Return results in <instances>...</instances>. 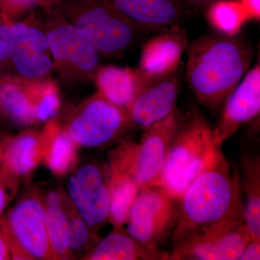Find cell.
Listing matches in <instances>:
<instances>
[{
    "label": "cell",
    "instance_id": "6da1fadb",
    "mask_svg": "<svg viewBox=\"0 0 260 260\" xmlns=\"http://www.w3.org/2000/svg\"><path fill=\"white\" fill-rule=\"evenodd\" d=\"M177 205L174 245L214 228L244 220L240 175L237 170L232 172L223 153L188 186Z\"/></svg>",
    "mask_w": 260,
    "mask_h": 260
},
{
    "label": "cell",
    "instance_id": "7a4b0ae2",
    "mask_svg": "<svg viewBox=\"0 0 260 260\" xmlns=\"http://www.w3.org/2000/svg\"><path fill=\"white\" fill-rule=\"evenodd\" d=\"M252 57L250 46L237 36L200 38L188 49L186 83L202 105L218 112L240 83Z\"/></svg>",
    "mask_w": 260,
    "mask_h": 260
},
{
    "label": "cell",
    "instance_id": "3957f363",
    "mask_svg": "<svg viewBox=\"0 0 260 260\" xmlns=\"http://www.w3.org/2000/svg\"><path fill=\"white\" fill-rule=\"evenodd\" d=\"M214 138L213 127L199 109L184 113L159 177L150 185L158 186L177 202L197 177L223 154Z\"/></svg>",
    "mask_w": 260,
    "mask_h": 260
},
{
    "label": "cell",
    "instance_id": "277c9868",
    "mask_svg": "<svg viewBox=\"0 0 260 260\" xmlns=\"http://www.w3.org/2000/svg\"><path fill=\"white\" fill-rule=\"evenodd\" d=\"M52 8L106 55H120L148 32L106 0H64Z\"/></svg>",
    "mask_w": 260,
    "mask_h": 260
},
{
    "label": "cell",
    "instance_id": "5b68a950",
    "mask_svg": "<svg viewBox=\"0 0 260 260\" xmlns=\"http://www.w3.org/2000/svg\"><path fill=\"white\" fill-rule=\"evenodd\" d=\"M44 9L42 20L52 59L53 72L64 84L95 80L101 68V53L79 29L52 7Z\"/></svg>",
    "mask_w": 260,
    "mask_h": 260
},
{
    "label": "cell",
    "instance_id": "8992f818",
    "mask_svg": "<svg viewBox=\"0 0 260 260\" xmlns=\"http://www.w3.org/2000/svg\"><path fill=\"white\" fill-rule=\"evenodd\" d=\"M183 116L177 107L170 115L143 129L139 143H123L112 152L109 167L129 173L141 187L151 184L162 172Z\"/></svg>",
    "mask_w": 260,
    "mask_h": 260
},
{
    "label": "cell",
    "instance_id": "52a82bcc",
    "mask_svg": "<svg viewBox=\"0 0 260 260\" xmlns=\"http://www.w3.org/2000/svg\"><path fill=\"white\" fill-rule=\"evenodd\" d=\"M0 229L11 253V259H55L48 237L44 196L32 191L20 198L4 215Z\"/></svg>",
    "mask_w": 260,
    "mask_h": 260
},
{
    "label": "cell",
    "instance_id": "ba28073f",
    "mask_svg": "<svg viewBox=\"0 0 260 260\" xmlns=\"http://www.w3.org/2000/svg\"><path fill=\"white\" fill-rule=\"evenodd\" d=\"M177 218V202L158 186H144L130 208L126 232L145 247L160 251Z\"/></svg>",
    "mask_w": 260,
    "mask_h": 260
},
{
    "label": "cell",
    "instance_id": "9c48e42d",
    "mask_svg": "<svg viewBox=\"0 0 260 260\" xmlns=\"http://www.w3.org/2000/svg\"><path fill=\"white\" fill-rule=\"evenodd\" d=\"M129 125L126 111L98 93L78 108L64 129L78 146L97 148L112 143Z\"/></svg>",
    "mask_w": 260,
    "mask_h": 260
},
{
    "label": "cell",
    "instance_id": "30bf717a",
    "mask_svg": "<svg viewBox=\"0 0 260 260\" xmlns=\"http://www.w3.org/2000/svg\"><path fill=\"white\" fill-rule=\"evenodd\" d=\"M66 194L95 237L96 232L109 221L110 213L108 165L90 162L79 168L70 177Z\"/></svg>",
    "mask_w": 260,
    "mask_h": 260
},
{
    "label": "cell",
    "instance_id": "8fae6325",
    "mask_svg": "<svg viewBox=\"0 0 260 260\" xmlns=\"http://www.w3.org/2000/svg\"><path fill=\"white\" fill-rule=\"evenodd\" d=\"M251 239L243 219L181 241L169 254L171 260H237Z\"/></svg>",
    "mask_w": 260,
    "mask_h": 260
},
{
    "label": "cell",
    "instance_id": "7c38bea8",
    "mask_svg": "<svg viewBox=\"0 0 260 260\" xmlns=\"http://www.w3.org/2000/svg\"><path fill=\"white\" fill-rule=\"evenodd\" d=\"M260 66L256 64L229 95L213 127L214 138L223 145L239 128L259 115Z\"/></svg>",
    "mask_w": 260,
    "mask_h": 260
},
{
    "label": "cell",
    "instance_id": "4fadbf2b",
    "mask_svg": "<svg viewBox=\"0 0 260 260\" xmlns=\"http://www.w3.org/2000/svg\"><path fill=\"white\" fill-rule=\"evenodd\" d=\"M179 87L175 73L155 80L142 90L126 110L130 125L144 129L170 115L177 107Z\"/></svg>",
    "mask_w": 260,
    "mask_h": 260
},
{
    "label": "cell",
    "instance_id": "5bb4252c",
    "mask_svg": "<svg viewBox=\"0 0 260 260\" xmlns=\"http://www.w3.org/2000/svg\"><path fill=\"white\" fill-rule=\"evenodd\" d=\"M185 30L176 25L143 44L139 69L156 78L177 73L187 47Z\"/></svg>",
    "mask_w": 260,
    "mask_h": 260
},
{
    "label": "cell",
    "instance_id": "9a60e30c",
    "mask_svg": "<svg viewBox=\"0 0 260 260\" xmlns=\"http://www.w3.org/2000/svg\"><path fill=\"white\" fill-rule=\"evenodd\" d=\"M162 78L140 69L116 66L101 67L95 81L100 95L116 107L127 110L142 90Z\"/></svg>",
    "mask_w": 260,
    "mask_h": 260
},
{
    "label": "cell",
    "instance_id": "2e32d148",
    "mask_svg": "<svg viewBox=\"0 0 260 260\" xmlns=\"http://www.w3.org/2000/svg\"><path fill=\"white\" fill-rule=\"evenodd\" d=\"M132 21L147 30H167L185 15L180 0H106Z\"/></svg>",
    "mask_w": 260,
    "mask_h": 260
},
{
    "label": "cell",
    "instance_id": "e0dca14e",
    "mask_svg": "<svg viewBox=\"0 0 260 260\" xmlns=\"http://www.w3.org/2000/svg\"><path fill=\"white\" fill-rule=\"evenodd\" d=\"M44 198L51 250L55 259H70V234L74 207L66 192L61 189L49 191Z\"/></svg>",
    "mask_w": 260,
    "mask_h": 260
},
{
    "label": "cell",
    "instance_id": "ac0fdd59",
    "mask_svg": "<svg viewBox=\"0 0 260 260\" xmlns=\"http://www.w3.org/2000/svg\"><path fill=\"white\" fill-rule=\"evenodd\" d=\"M169 254L140 244L123 229H114L85 256L88 260H164Z\"/></svg>",
    "mask_w": 260,
    "mask_h": 260
},
{
    "label": "cell",
    "instance_id": "d6986e66",
    "mask_svg": "<svg viewBox=\"0 0 260 260\" xmlns=\"http://www.w3.org/2000/svg\"><path fill=\"white\" fill-rule=\"evenodd\" d=\"M45 136L44 132H23L13 137L5 151L3 166L19 179L28 177L44 159Z\"/></svg>",
    "mask_w": 260,
    "mask_h": 260
},
{
    "label": "cell",
    "instance_id": "ffe728a7",
    "mask_svg": "<svg viewBox=\"0 0 260 260\" xmlns=\"http://www.w3.org/2000/svg\"><path fill=\"white\" fill-rule=\"evenodd\" d=\"M242 194L245 197L244 220L251 239H260V158L246 152L241 158Z\"/></svg>",
    "mask_w": 260,
    "mask_h": 260
},
{
    "label": "cell",
    "instance_id": "44dd1931",
    "mask_svg": "<svg viewBox=\"0 0 260 260\" xmlns=\"http://www.w3.org/2000/svg\"><path fill=\"white\" fill-rule=\"evenodd\" d=\"M0 114L19 126L38 122L26 85L9 77L0 76Z\"/></svg>",
    "mask_w": 260,
    "mask_h": 260
},
{
    "label": "cell",
    "instance_id": "7402d4cb",
    "mask_svg": "<svg viewBox=\"0 0 260 260\" xmlns=\"http://www.w3.org/2000/svg\"><path fill=\"white\" fill-rule=\"evenodd\" d=\"M108 167L111 198L109 221L114 229H123L130 208L142 187L129 173L109 165Z\"/></svg>",
    "mask_w": 260,
    "mask_h": 260
},
{
    "label": "cell",
    "instance_id": "603a6c76",
    "mask_svg": "<svg viewBox=\"0 0 260 260\" xmlns=\"http://www.w3.org/2000/svg\"><path fill=\"white\" fill-rule=\"evenodd\" d=\"M44 133L45 152L43 160L54 174L64 175L76 162L78 145L66 130L53 122L48 124Z\"/></svg>",
    "mask_w": 260,
    "mask_h": 260
},
{
    "label": "cell",
    "instance_id": "cb8c5ba5",
    "mask_svg": "<svg viewBox=\"0 0 260 260\" xmlns=\"http://www.w3.org/2000/svg\"><path fill=\"white\" fill-rule=\"evenodd\" d=\"M206 18L211 26L228 37L237 36L246 21L239 0H217L207 8Z\"/></svg>",
    "mask_w": 260,
    "mask_h": 260
},
{
    "label": "cell",
    "instance_id": "d4e9b609",
    "mask_svg": "<svg viewBox=\"0 0 260 260\" xmlns=\"http://www.w3.org/2000/svg\"><path fill=\"white\" fill-rule=\"evenodd\" d=\"M27 86L34 102L37 121L45 122L54 118L60 107V99L55 84L49 80Z\"/></svg>",
    "mask_w": 260,
    "mask_h": 260
},
{
    "label": "cell",
    "instance_id": "484cf974",
    "mask_svg": "<svg viewBox=\"0 0 260 260\" xmlns=\"http://www.w3.org/2000/svg\"><path fill=\"white\" fill-rule=\"evenodd\" d=\"M20 179L3 165L0 167V215L17 195Z\"/></svg>",
    "mask_w": 260,
    "mask_h": 260
},
{
    "label": "cell",
    "instance_id": "4316f807",
    "mask_svg": "<svg viewBox=\"0 0 260 260\" xmlns=\"http://www.w3.org/2000/svg\"><path fill=\"white\" fill-rule=\"evenodd\" d=\"M34 8L35 0H0V13L11 20L32 14Z\"/></svg>",
    "mask_w": 260,
    "mask_h": 260
},
{
    "label": "cell",
    "instance_id": "83f0119b",
    "mask_svg": "<svg viewBox=\"0 0 260 260\" xmlns=\"http://www.w3.org/2000/svg\"><path fill=\"white\" fill-rule=\"evenodd\" d=\"M246 21L260 19V0H239Z\"/></svg>",
    "mask_w": 260,
    "mask_h": 260
},
{
    "label": "cell",
    "instance_id": "f1b7e54d",
    "mask_svg": "<svg viewBox=\"0 0 260 260\" xmlns=\"http://www.w3.org/2000/svg\"><path fill=\"white\" fill-rule=\"evenodd\" d=\"M240 260L260 259V239H250L244 246Z\"/></svg>",
    "mask_w": 260,
    "mask_h": 260
},
{
    "label": "cell",
    "instance_id": "f546056e",
    "mask_svg": "<svg viewBox=\"0 0 260 260\" xmlns=\"http://www.w3.org/2000/svg\"><path fill=\"white\" fill-rule=\"evenodd\" d=\"M11 259L9 244L0 229V260Z\"/></svg>",
    "mask_w": 260,
    "mask_h": 260
},
{
    "label": "cell",
    "instance_id": "4dcf8cb0",
    "mask_svg": "<svg viewBox=\"0 0 260 260\" xmlns=\"http://www.w3.org/2000/svg\"><path fill=\"white\" fill-rule=\"evenodd\" d=\"M12 138H13V136H11V135L0 133V167L3 164L5 151H6V149L9 145Z\"/></svg>",
    "mask_w": 260,
    "mask_h": 260
},
{
    "label": "cell",
    "instance_id": "1f68e13d",
    "mask_svg": "<svg viewBox=\"0 0 260 260\" xmlns=\"http://www.w3.org/2000/svg\"><path fill=\"white\" fill-rule=\"evenodd\" d=\"M64 0H35L36 7L39 8H47L55 6Z\"/></svg>",
    "mask_w": 260,
    "mask_h": 260
},
{
    "label": "cell",
    "instance_id": "d6a6232c",
    "mask_svg": "<svg viewBox=\"0 0 260 260\" xmlns=\"http://www.w3.org/2000/svg\"><path fill=\"white\" fill-rule=\"evenodd\" d=\"M181 3L184 4H188L194 5V6L203 7L208 6L213 2L217 1V0H180Z\"/></svg>",
    "mask_w": 260,
    "mask_h": 260
},
{
    "label": "cell",
    "instance_id": "836d02e7",
    "mask_svg": "<svg viewBox=\"0 0 260 260\" xmlns=\"http://www.w3.org/2000/svg\"><path fill=\"white\" fill-rule=\"evenodd\" d=\"M1 15H2V13H0V17H1Z\"/></svg>",
    "mask_w": 260,
    "mask_h": 260
}]
</instances>
